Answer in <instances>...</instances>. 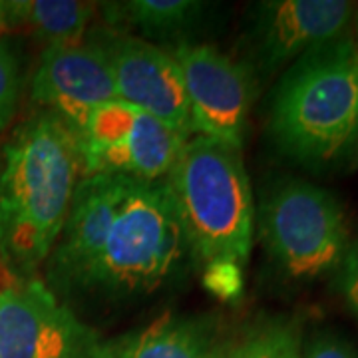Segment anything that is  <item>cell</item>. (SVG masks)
<instances>
[{"label":"cell","mask_w":358,"mask_h":358,"mask_svg":"<svg viewBox=\"0 0 358 358\" xmlns=\"http://www.w3.org/2000/svg\"><path fill=\"white\" fill-rule=\"evenodd\" d=\"M102 6L103 16L112 26H129L145 34L167 36L193 24L205 4L193 0H128Z\"/></svg>","instance_id":"15"},{"label":"cell","mask_w":358,"mask_h":358,"mask_svg":"<svg viewBox=\"0 0 358 358\" xmlns=\"http://www.w3.org/2000/svg\"><path fill=\"white\" fill-rule=\"evenodd\" d=\"M213 324L193 317H164L138 333L102 343L98 358H211Z\"/></svg>","instance_id":"12"},{"label":"cell","mask_w":358,"mask_h":358,"mask_svg":"<svg viewBox=\"0 0 358 358\" xmlns=\"http://www.w3.org/2000/svg\"><path fill=\"white\" fill-rule=\"evenodd\" d=\"M80 179L76 136L60 117L36 110L14 129L0 171V259L20 279L48 261Z\"/></svg>","instance_id":"1"},{"label":"cell","mask_w":358,"mask_h":358,"mask_svg":"<svg viewBox=\"0 0 358 358\" xmlns=\"http://www.w3.org/2000/svg\"><path fill=\"white\" fill-rule=\"evenodd\" d=\"M4 26V18H2V10H0V28Z\"/></svg>","instance_id":"20"},{"label":"cell","mask_w":358,"mask_h":358,"mask_svg":"<svg viewBox=\"0 0 358 358\" xmlns=\"http://www.w3.org/2000/svg\"><path fill=\"white\" fill-rule=\"evenodd\" d=\"M169 54L183 74L193 136L241 150L257 92L253 66L233 60L211 44L179 42Z\"/></svg>","instance_id":"7"},{"label":"cell","mask_w":358,"mask_h":358,"mask_svg":"<svg viewBox=\"0 0 358 358\" xmlns=\"http://www.w3.org/2000/svg\"><path fill=\"white\" fill-rule=\"evenodd\" d=\"M192 255L166 181L129 179L100 251L72 294L129 299L178 277Z\"/></svg>","instance_id":"3"},{"label":"cell","mask_w":358,"mask_h":358,"mask_svg":"<svg viewBox=\"0 0 358 358\" xmlns=\"http://www.w3.org/2000/svg\"><path fill=\"white\" fill-rule=\"evenodd\" d=\"M357 166H358V157H357Z\"/></svg>","instance_id":"22"},{"label":"cell","mask_w":358,"mask_h":358,"mask_svg":"<svg viewBox=\"0 0 358 358\" xmlns=\"http://www.w3.org/2000/svg\"><path fill=\"white\" fill-rule=\"evenodd\" d=\"M166 185L195 261L247 263L253 247L255 203L241 150L211 138L183 143Z\"/></svg>","instance_id":"4"},{"label":"cell","mask_w":358,"mask_h":358,"mask_svg":"<svg viewBox=\"0 0 358 358\" xmlns=\"http://www.w3.org/2000/svg\"><path fill=\"white\" fill-rule=\"evenodd\" d=\"M82 159V178L122 176L162 181L187 138L122 100L98 106L74 134Z\"/></svg>","instance_id":"6"},{"label":"cell","mask_w":358,"mask_h":358,"mask_svg":"<svg viewBox=\"0 0 358 358\" xmlns=\"http://www.w3.org/2000/svg\"><path fill=\"white\" fill-rule=\"evenodd\" d=\"M301 324L291 317H261L215 346L211 358H301Z\"/></svg>","instance_id":"14"},{"label":"cell","mask_w":358,"mask_h":358,"mask_svg":"<svg viewBox=\"0 0 358 358\" xmlns=\"http://www.w3.org/2000/svg\"><path fill=\"white\" fill-rule=\"evenodd\" d=\"M267 134L275 150L310 171H327L358 140V50L343 36L315 46L273 90Z\"/></svg>","instance_id":"2"},{"label":"cell","mask_w":358,"mask_h":358,"mask_svg":"<svg viewBox=\"0 0 358 358\" xmlns=\"http://www.w3.org/2000/svg\"><path fill=\"white\" fill-rule=\"evenodd\" d=\"M20 98V66L14 50L0 40V131L13 122Z\"/></svg>","instance_id":"17"},{"label":"cell","mask_w":358,"mask_h":358,"mask_svg":"<svg viewBox=\"0 0 358 358\" xmlns=\"http://www.w3.org/2000/svg\"><path fill=\"white\" fill-rule=\"evenodd\" d=\"M355 42H357V50H358V22H357V40H355Z\"/></svg>","instance_id":"21"},{"label":"cell","mask_w":358,"mask_h":358,"mask_svg":"<svg viewBox=\"0 0 358 358\" xmlns=\"http://www.w3.org/2000/svg\"><path fill=\"white\" fill-rule=\"evenodd\" d=\"M90 38L110 62L117 100L154 115L183 138H192L185 82L178 60L169 52L114 30H94Z\"/></svg>","instance_id":"9"},{"label":"cell","mask_w":358,"mask_h":358,"mask_svg":"<svg viewBox=\"0 0 358 358\" xmlns=\"http://www.w3.org/2000/svg\"><path fill=\"white\" fill-rule=\"evenodd\" d=\"M102 341L40 279L0 291V358H98Z\"/></svg>","instance_id":"8"},{"label":"cell","mask_w":358,"mask_h":358,"mask_svg":"<svg viewBox=\"0 0 358 358\" xmlns=\"http://www.w3.org/2000/svg\"><path fill=\"white\" fill-rule=\"evenodd\" d=\"M355 4L346 0H267L253 8L255 74H273L305 52L343 36Z\"/></svg>","instance_id":"11"},{"label":"cell","mask_w":358,"mask_h":358,"mask_svg":"<svg viewBox=\"0 0 358 358\" xmlns=\"http://www.w3.org/2000/svg\"><path fill=\"white\" fill-rule=\"evenodd\" d=\"M259 231L271 259L291 281H315L336 271L348 251L338 197L305 179H281L268 189Z\"/></svg>","instance_id":"5"},{"label":"cell","mask_w":358,"mask_h":358,"mask_svg":"<svg viewBox=\"0 0 358 358\" xmlns=\"http://www.w3.org/2000/svg\"><path fill=\"white\" fill-rule=\"evenodd\" d=\"M4 24L28 28L46 46L76 44L86 38L96 6L78 0H13L0 2Z\"/></svg>","instance_id":"13"},{"label":"cell","mask_w":358,"mask_h":358,"mask_svg":"<svg viewBox=\"0 0 358 358\" xmlns=\"http://www.w3.org/2000/svg\"><path fill=\"white\" fill-rule=\"evenodd\" d=\"M30 100L78 134L98 106L117 100L114 74L102 48L92 38L46 46L32 78Z\"/></svg>","instance_id":"10"},{"label":"cell","mask_w":358,"mask_h":358,"mask_svg":"<svg viewBox=\"0 0 358 358\" xmlns=\"http://www.w3.org/2000/svg\"><path fill=\"white\" fill-rule=\"evenodd\" d=\"M336 289L358 319V247H348L345 259L336 268Z\"/></svg>","instance_id":"19"},{"label":"cell","mask_w":358,"mask_h":358,"mask_svg":"<svg viewBox=\"0 0 358 358\" xmlns=\"http://www.w3.org/2000/svg\"><path fill=\"white\" fill-rule=\"evenodd\" d=\"M301 358H358V350L345 336L333 331H320L303 343Z\"/></svg>","instance_id":"18"},{"label":"cell","mask_w":358,"mask_h":358,"mask_svg":"<svg viewBox=\"0 0 358 358\" xmlns=\"http://www.w3.org/2000/svg\"><path fill=\"white\" fill-rule=\"evenodd\" d=\"M203 285L209 293L223 303L239 301L245 291L243 265L225 259L211 261L203 265Z\"/></svg>","instance_id":"16"}]
</instances>
